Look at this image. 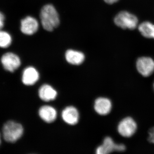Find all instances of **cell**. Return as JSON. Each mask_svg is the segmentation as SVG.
<instances>
[{
    "label": "cell",
    "mask_w": 154,
    "mask_h": 154,
    "mask_svg": "<svg viewBox=\"0 0 154 154\" xmlns=\"http://www.w3.org/2000/svg\"><path fill=\"white\" fill-rule=\"evenodd\" d=\"M40 19L45 30L52 31L60 24L58 14L54 7L51 5L44 6L40 13Z\"/></svg>",
    "instance_id": "cell-1"
},
{
    "label": "cell",
    "mask_w": 154,
    "mask_h": 154,
    "mask_svg": "<svg viewBox=\"0 0 154 154\" xmlns=\"http://www.w3.org/2000/svg\"><path fill=\"white\" fill-rule=\"evenodd\" d=\"M137 123L131 116H125L119 122L117 131L122 137L130 138L133 136L137 131Z\"/></svg>",
    "instance_id": "cell-2"
},
{
    "label": "cell",
    "mask_w": 154,
    "mask_h": 154,
    "mask_svg": "<svg viewBox=\"0 0 154 154\" xmlns=\"http://www.w3.org/2000/svg\"><path fill=\"white\" fill-rule=\"evenodd\" d=\"M21 124L14 121H9L5 125L3 132L5 139L9 142L14 143L21 137L23 134Z\"/></svg>",
    "instance_id": "cell-3"
},
{
    "label": "cell",
    "mask_w": 154,
    "mask_h": 154,
    "mask_svg": "<svg viewBox=\"0 0 154 154\" xmlns=\"http://www.w3.org/2000/svg\"><path fill=\"white\" fill-rule=\"evenodd\" d=\"M126 146L123 143H116L110 137H106L103 143L96 149L97 154H108L116 152H122L126 150Z\"/></svg>",
    "instance_id": "cell-4"
},
{
    "label": "cell",
    "mask_w": 154,
    "mask_h": 154,
    "mask_svg": "<svg viewBox=\"0 0 154 154\" xmlns=\"http://www.w3.org/2000/svg\"><path fill=\"white\" fill-rule=\"evenodd\" d=\"M114 21L118 27L130 30L136 28L138 22L137 17L126 11H122L119 13L114 18Z\"/></svg>",
    "instance_id": "cell-5"
},
{
    "label": "cell",
    "mask_w": 154,
    "mask_h": 154,
    "mask_svg": "<svg viewBox=\"0 0 154 154\" xmlns=\"http://www.w3.org/2000/svg\"><path fill=\"white\" fill-rule=\"evenodd\" d=\"M138 72L143 78H148L154 72V60L148 57L139 58L136 63Z\"/></svg>",
    "instance_id": "cell-6"
},
{
    "label": "cell",
    "mask_w": 154,
    "mask_h": 154,
    "mask_svg": "<svg viewBox=\"0 0 154 154\" xmlns=\"http://www.w3.org/2000/svg\"><path fill=\"white\" fill-rule=\"evenodd\" d=\"M2 63L4 67L8 71L13 72L21 65V60L18 56L13 53H7L2 57Z\"/></svg>",
    "instance_id": "cell-7"
},
{
    "label": "cell",
    "mask_w": 154,
    "mask_h": 154,
    "mask_svg": "<svg viewBox=\"0 0 154 154\" xmlns=\"http://www.w3.org/2000/svg\"><path fill=\"white\" fill-rule=\"evenodd\" d=\"M113 105L110 99L106 97L97 98L94 102V110L101 116L108 115L112 110Z\"/></svg>",
    "instance_id": "cell-8"
},
{
    "label": "cell",
    "mask_w": 154,
    "mask_h": 154,
    "mask_svg": "<svg viewBox=\"0 0 154 154\" xmlns=\"http://www.w3.org/2000/svg\"><path fill=\"white\" fill-rule=\"evenodd\" d=\"M38 28V22L33 17H27L21 21V30L24 34L33 35L37 31Z\"/></svg>",
    "instance_id": "cell-9"
},
{
    "label": "cell",
    "mask_w": 154,
    "mask_h": 154,
    "mask_svg": "<svg viewBox=\"0 0 154 154\" xmlns=\"http://www.w3.org/2000/svg\"><path fill=\"white\" fill-rule=\"evenodd\" d=\"M62 117L64 121L71 125H74L79 122V113L75 107L69 106L62 111Z\"/></svg>",
    "instance_id": "cell-10"
},
{
    "label": "cell",
    "mask_w": 154,
    "mask_h": 154,
    "mask_svg": "<svg viewBox=\"0 0 154 154\" xmlns=\"http://www.w3.org/2000/svg\"><path fill=\"white\" fill-rule=\"evenodd\" d=\"M38 72L33 67H28L23 71L22 81L26 85H33L38 81Z\"/></svg>",
    "instance_id": "cell-11"
},
{
    "label": "cell",
    "mask_w": 154,
    "mask_h": 154,
    "mask_svg": "<svg viewBox=\"0 0 154 154\" xmlns=\"http://www.w3.org/2000/svg\"><path fill=\"white\" fill-rule=\"evenodd\" d=\"M40 118L47 123H51L54 121L57 116V112L53 107L45 105L40 107L38 110Z\"/></svg>",
    "instance_id": "cell-12"
},
{
    "label": "cell",
    "mask_w": 154,
    "mask_h": 154,
    "mask_svg": "<svg viewBox=\"0 0 154 154\" xmlns=\"http://www.w3.org/2000/svg\"><path fill=\"white\" fill-rule=\"evenodd\" d=\"M38 95L42 100L49 102L55 99L57 96V92L51 86L44 85L39 88Z\"/></svg>",
    "instance_id": "cell-13"
},
{
    "label": "cell",
    "mask_w": 154,
    "mask_h": 154,
    "mask_svg": "<svg viewBox=\"0 0 154 154\" xmlns=\"http://www.w3.org/2000/svg\"><path fill=\"white\" fill-rule=\"evenodd\" d=\"M66 59L69 63L74 65H79L82 63L85 59L83 53L73 50H69L66 53Z\"/></svg>",
    "instance_id": "cell-14"
},
{
    "label": "cell",
    "mask_w": 154,
    "mask_h": 154,
    "mask_svg": "<svg viewBox=\"0 0 154 154\" xmlns=\"http://www.w3.org/2000/svg\"><path fill=\"white\" fill-rule=\"evenodd\" d=\"M138 29L144 37L154 38V25L151 22H143L139 26Z\"/></svg>",
    "instance_id": "cell-15"
},
{
    "label": "cell",
    "mask_w": 154,
    "mask_h": 154,
    "mask_svg": "<svg viewBox=\"0 0 154 154\" xmlns=\"http://www.w3.org/2000/svg\"><path fill=\"white\" fill-rule=\"evenodd\" d=\"M12 38L7 32L0 30V47L6 48L11 45Z\"/></svg>",
    "instance_id": "cell-16"
},
{
    "label": "cell",
    "mask_w": 154,
    "mask_h": 154,
    "mask_svg": "<svg viewBox=\"0 0 154 154\" xmlns=\"http://www.w3.org/2000/svg\"><path fill=\"white\" fill-rule=\"evenodd\" d=\"M147 140L149 143L154 144V126L152 127L147 131Z\"/></svg>",
    "instance_id": "cell-17"
},
{
    "label": "cell",
    "mask_w": 154,
    "mask_h": 154,
    "mask_svg": "<svg viewBox=\"0 0 154 154\" xmlns=\"http://www.w3.org/2000/svg\"><path fill=\"white\" fill-rule=\"evenodd\" d=\"M5 19V16L1 12H0V30L4 27Z\"/></svg>",
    "instance_id": "cell-18"
},
{
    "label": "cell",
    "mask_w": 154,
    "mask_h": 154,
    "mask_svg": "<svg viewBox=\"0 0 154 154\" xmlns=\"http://www.w3.org/2000/svg\"><path fill=\"white\" fill-rule=\"evenodd\" d=\"M118 1V0H104L105 2L108 4H114V3Z\"/></svg>",
    "instance_id": "cell-19"
},
{
    "label": "cell",
    "mask_w": 154,
    "mask_h": 154,
    "mask_svg": "<svg viewBox=\"0 0 154 154\" xmlns=\"http://www.w3.org/2000/svg\"><path fill=\"white\" fill-rule=\"evenodd\" d=\"M153 88L154 91V82L153 83Z\"/></svg>",
    "instance_id": "cell-20"
},
{
    "label": "cell",
    "mask_w": 154,
    "mask_h": 154,
    "mask_svg": "<svg viewBox=\"0 0 154 154\" xmlns=\"http://www.w3.org/2000/svg\"><path fill=\"white\" fill-rule=\"evenodd\" d=\"M1 136H0V144H1Z\"/></svg>",
    "instance_id": "cell-21"
}]
</instances>
